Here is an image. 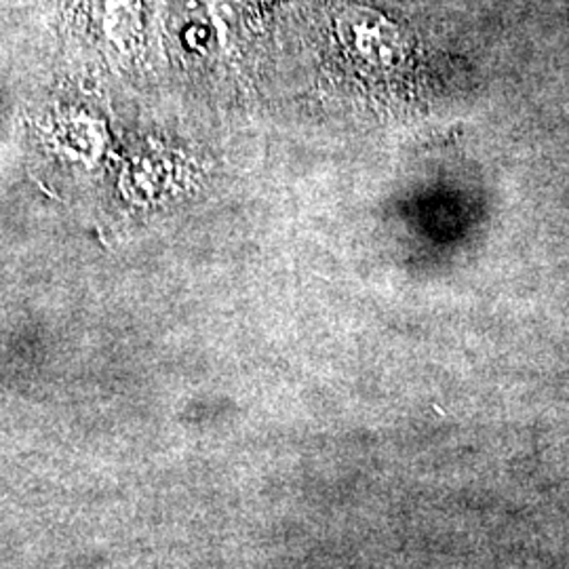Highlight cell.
Instances as JSON below:
<instances>
[{
  "label": "cell",
  "mask_w": 569,
  "mask_h": 569,
  "mask_svg": "<svg viewBox=\"0 0 569 569\" xmlns=\"http://www.w3.org/2000/svg\"><path fill=\"white\" fill-rule=\"evenodd\" d=\"M342 28L361 47L369 51L390 53L397 47V34L388 21L369 11H348L342 18Z\"/></svg>",
  "instance_id": "cell-1"
}]
</instances>
